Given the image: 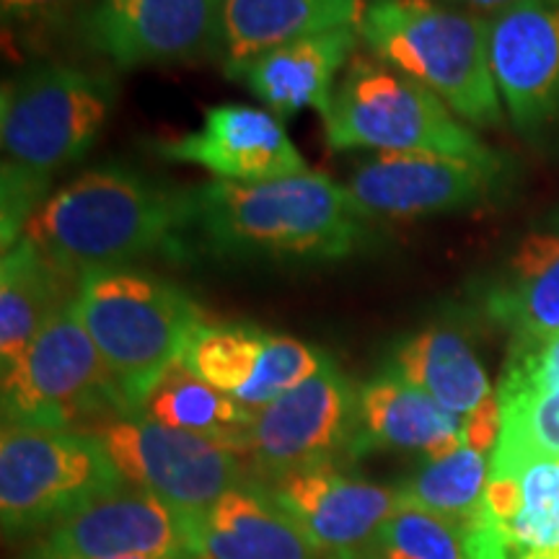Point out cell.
Here are the masks:
<instances>
[{
    "label": "cell",
    "instance_id": "cell-1",
    "mask_svg": "<svg viewBox=\"0 0 559 559\" xmlns=\"http://www.w3.org/2000/svg\"><path fill=\"white\" fill-rule=\"evenodd\" d=\"M177 260L332 262L368 239V215L347 187L317 171L260 185L207 181L185 190Z\"/></svg>",
    "mask_w": 559,
    "mask_h": 559
},
{
    "label": "cell",
    "instance_id": "cell-2",
    "mask_svg": "<svg viewBox=\"0 0 559 559\" xmlns=\"http://www.w3.org/2000/svg\"><path fill=\"white\" fill-rule=\"evenodd\" d=\"M185 192L143 171L104 164L55 190L32 215L26 234L68 275L124 267L145 254L177 260Z\"/></svg>",
    "mask_w": 559,
    "mask_h": 559
},
{
    "label": "cell",
    "instance_id": "cell-3",
    "mask_svg": "<svg viewBox=\"0 0 559 559\" xmlns=\"http://www.w3.org/2000/svg\"><path fill=\"white\" fill-rule=\"evenodd\" d=\"M73 311L132 415H138L160 376L185 360L194 334L205 324L190 293L130 267L86 272L79 280Z\"/></svg>",
    "mask_w": 559,
    "mask_h": 559
},
{
    "label": "cell",
    "instance_id": "cell-4",
    "mask_svg": "<svg viewBox=\"0 0 559 559\" xmlns=\"http://www.w3.org/2000/svg\"><path fill=\"white\" fill-rule=\"evenodd\" d=\"M358 29L370 55L430 88L466 124L506 120L485 16L443 0H370Z\"/></svg>",
    "mask_w": 559,
    "mask_h": 559
},
{
    "label": "cell",
    "instance_id": "cell-5",
    "mask_svg": "<svg viewBox=\"0 0 559 559\" xmlns=\"http://www.w3.org/2000/svg\"><path fill=\"white\" fill-rule=\"evenodd\" d=\"M321 120L334 151H430L500 164L449 104L376 55L349 60Z\"/></svg>",
    "mask_w": 559,
    "mask_h": 559
},
{
    "label": "cell",
    "instance_id": "cell-6",
    "mask_svg": "<svg viewBox=\"0 0 559 559\" xmlns=\"http://www.w3.org/2000/svg\"><path fill=\"white\" fill-rule=\"evenodd\" d=\"M124 485L94 432L3 425L0 519L5 536L58 526Z\"/></svg>",
    "mask_w": 559,
    "mask_h": 559
},
{
    "label": "cell",
    "instance_id": "cell-7",
    "mask_svg": "<svg viewBox=\"0 0 559 559\" xmlns=\"http://www.w3.org/2000/svg\"><path fill=\"white\" fill-rule=\"evenodd\" d=\"M130 415L120 386L75 317L73 300L52 313L11 368H3V425L81 430L79 425L99 417Z\"/></svg>",
    "mask_w": 559,
    "mask_h": 559
},
{
    "label": "cell",
    "instance_id": "cell-8",
    "mask_svg": "<svg viewBox=\"0 0 559 559\" xmlns=\"http://www.w3.org/2000/svg\"><path fill=\"white\" fill-rule=\"evenodd\" d=\"M115 83L73 66H37L3 83L0 143L5 164L50 179L94 148Z\"/></svg>",
    "mask_w": 559,
    "mask_h": 559
},
{
    "label": "cell",
    "instance_id": "cell-9",
    "mask_svg": "<svg viewBox=\"0 0 559 559\" xmlns=\"http://www.w3.org/2000/svg\"><path fill=\"white\" fill-rule=\"evenodd\" d=\"M94 436L128 485L166 502L177 515L205 513L228 489L249 481L239 453L143 415L109 419Z\"/></svg>",
    "mask_w": 559,
    "mask_h": 559
},
{
    "label": "cell",
    "instance_id": "cell-10",
    "mask_svg": "<svg viewBox=\"0 0 559 559\" xmlns=\"http://www.w3.org/2000/svg\"><path fill=\"white\" fill-rule=\"evenodd\" d=\"M360 428V389L332 360L300 386L254 415L247 459L262 479L334 464L355 456Z\"/></svg>",
    "mask_w": 559,
    "mask_h": 559
},
{
    "label": "cell",
    "instance_id": "cell-11",
    "mask_svg": "<svg viewBox=\"0 0 559 559\" xmlns=\"http://www.w3.org/2000/svg\"><path fill=\"white\" fill-rule=\"evenodd\" d=\"M498 177L500 164L404 151L360 160L345 187L368 218L412 221L477 205L487 200Z\"/></svg>",
    "mask_w": 559,
    "mask_h": 559
},
{
    "label": "cell",
    "instance_id": "cell-12",
    "mask_svg": "<svg viewBox=\"0 0 559 559\" xmlns=\"http://www.w3.org/2000/svg\"><path fill=\"white\" fill-rule=\"evenodd\" d=\"M324 353L288 334L260 330L254 324H202L185 362L200 379L234 396L243 407L260 412L317 376Z\"/></svg>",
    "mask_w": 559,
    "mask_h": 559
},
{
    "label": "cell",
    "instance_id": "cell-13",
    "mask_svg": "<svg viewBox=\"0 0 559 559\" xmlns=\"http://www.w3.org/2000/svg\"><path fill=\"white\" fill-rule=\"evenodd\" d=\"M489 68L502 109L521 132L559 120V0H528L487 19Z\"/></svg>",
    "mask_w": 559,
    "mask_h": 559
},
{
    "label": "cell",
    "instance_id": "cell-14",
    "mask_svg": "<svg viewBox=\"0 0 559 559\" xmlns=\"http://www.w3.org/2000/svg\"><path fill=\"white\" fill-rule=\"evenodd\" d=\"M321 557L358 559L400 506L394 487L342 474L334 464L285 474L264 487Z\"/></svg>",
    "mask_w": 559,
    "mask_h": 559
},
{
    "label": "cell",
    "instance_id": "cell-15",
    "mask_svg": "<svg viewBox=\"0 0 559 559\" xmlns=\"http://www.w3.org/2000/svg\"><path fill=\"white\" fill-rule=\"evenodd\" d=\"M153 151L174 164L200 166L218 181L260 185L309 171L304 153L270 109L215 104L198 130L158 140Z\"/></svg>",
    "mask_w": 559,
    "mask_h": 559
},
{
    "label": "cell",
    "instance_id": "cell-16",
    "mask_svg": "<svg viewBox=\"0 0 559 559\" xmlns=\"http://www.w3.org/2000/svg\"><path fill=\"white\" fill-rule=\"evenodd\" d=\"M223 0H94L91 47L117 68L166 66L215 52Z\"/></svg>",
    "mask_w": 559,
    "mask_h": 559
},
{
    "label": "cell",
    "instance_id": "cell-17",
    "mask_svg": "<svg viewBox=\"0 0 559 559\" xmlns=\"http://www.w3.org/2000/svg\"><path fill=\"white\" fill-rule=\"evenodd\" d=\"M464 534L469 559H559V459L489 472Z\"/></svg>",
    "mask_w": 559,
    "mask_h": 559
},
{
    "label": "cell",
    "instance_id": "cell-18",
    "mask_svg": "<svg viewBox=\"0 0 559 559\" xmlns=\"http://www.w3.org/2000/svg\"><path fill=\"white\" fill-rule=\"evenodd\" d=\"M122 557H190L177 513L153 495L128 485L52 526L24 559Z\"/></svg>",
    "mask_w": 559,
    "mask_h": 559
},
{
    "label": "cell",
    "instance_id": "cell-19",
    "mask_svg": "<svg viewBox=\"0 0 559 559\" xmlns=\"http://www.w3.org/2000/svg\"><path fill=\"white\" fill-rule=\"evenodd\" d=\"M192 559H319L321 555L257 481L228 489L205 513L177 515Z\"/></svg>",
    "mask_w": 559,
    "mask_h": 559
},
{
    "label": "cell",
    "instance_id": "cell-20",
    "mask_svg": "<svg viewBox=\"0 0 559 559\" xmlns=\"http://www.w3.org/2000/svg\"><path fill=\"white\" fill-rule=\"evenodd\" d=\"M358 26L311 34L260 55L230 79L241 81L272 115L283 120H290L304 109H317L321 115L330 107L337 75L358 55Z\"/></svg>",
    "mask_w": 559,
    "mask_h": 559
},
{
    "label": "cell",
    "instance_id": "cell-21",
    "mask_svg": "<svg viewBox=\"0 0 559 559\" xmlns=\"http://www.w3.org/2000/svg\"><path fill=\"white\" fill-rule=\"evenodd\" d=\"M366 0H223L215 55L226 75L260 55L311 37L360 26Z\"/></svg>",
    "mask_w": 559,
    "mask_h": 559
},
{
    "label": "cell",
    "instance_id": "cell-22",
    "mask_svg": "<svg viewBox=\"0 0 559 559\" xmlns=\"http://www.w3.org/2000/svg\"><path fill=\"white\" fill-rule=\"evenodd\" d=\"M464 445V417L443 409L409 383L400 370L383 373L360 386V428L355 456L370 449L419 451L440 459Z\"/></svg>",
    "mask_w": 559,
    "mask_h": 559
},
{
    "label": "cell",
    "instance_id": "cell-23",
    "mask_svg": "<svg viewBox=\"0 0 559 559\" xmlns=\"http://www.w3.org/2000/svg\"><path fill=\"white\" fill-rule=\"evenodd\" d=\"M481 304L515 337L559 334V221L531 230L513 249Z\"/></svg>",
    "mask_w": 559,
    "mask_h": 559
},
{
    "label": "cell",
    "instance_id": "cell-24",
    "mask_svg": "<svg viewBox=\"0 0 559 559\" xmlns=\"http://www.w3.org/2000/svg\"><path fill=\"white\" fill-rule=\"evenodd\" d=\"M79 280L60 270L50 257L21 236L3 249L0 264V370L11 368L32 345L41 326L68 306Z\"/></svg>",
    "mask_w": 559,
    "mask_h": 559
},
{
    "label": "cell",
    "instance_id": "cell-25",
    "mask_svg": "<svg viewBox=\"0 0 559 559\" xmlns=\"http://www.w3.org/2000/svg\"><path fill=\"white\" fill-rule=\"evenodd\" d=\"M391 368L459 417L474 415L495 396L472 340L451 324L425 326L404 340Z\"/></svg>",
    "mask_w": 559,
    "mask_h": 559
},
{
    "label": "cell",
    "instance_id": "cell-26",
    "mask_svg": "<svg viewBox=\"0 0 559 559\" xmlns=\"http://www.w3.org/2000/svg\"><path fill=\"white\" fill-rule=\"evenodd\" d=\"M138 415L166 428L215 440L243 459L257 412L247 409L234 396L223 394L213 383L200 379L185 360H179L160 376Z\"/></svg>",
    "mask_w": 559,
    "mask_h": 559
},
{
    "label": "cell",
    "instance_id": "cell-27",
    "mask_svg": "<svg viewBox=\"0 0 559 559\" xmlns=\"http://www.w3.org/2000/svg\"><path fill=\"white\" fill-rule=\"evenodd\" d=\"M487 481V453L464 443L445 456L425 461L415 477L396 487V492H400V500L409 506L443 515L466 531V526L477 519Z\"/></svg>",
    "mask_w": 559,
    "mask_h": 559
},
{
    "label": "cell",
    "instance_id": "cell-28",
    "mask_svg": "<svg viewBox=\"0 0 559 559\" xmlns=\"http://www.w3.org/2000/svg\"><path fill=\"white\" fill-rule=\"evenodd\" d=\"M500 436L489 472H508L534 459H559V389L498 396Z\"/></svg>",
    "mask_w": 559,
    "mask_h": 559
},
{
    "label": "cell",
    "instance_id": "cell-29",
    "mask_svg": "<svg viewBox=\"0 0 559 559\" xmlns=\"http://www.w3.org/2000/svg\"><path fill=\"white\" fill-rule=\"evenodd\" d=\"M358 559H469L459 523L400 500Z\"/></svg>",
    "mask_w": 559,
    "mask_h": 559
},
{
    "label": "cell",
    "instance_id": "cell-30",
    "mask_svg": "<svg viewBox=\"0 0 559 559\" xmlns=\"http://www.w3.org/2000/svg\"><path fill=\"white\" fill-rule=\"evenodd\" d=\"M549 389H559V334L515 337L502 370L498 396Z\"/></svg>",
    "mask_w": 559,
    "mask_h": 559
},
{
    "label": "cell",
    "instance_id": "cell-31",
    "mask_svg": "<svg viewBox=\"0 0 559 559\" xmlns=\"http://www.w3.org/2000/svg\"><path fill=\"white\" fill-rule=\"evenodd\" d=\"M88 0H0L5 26L24 29H52L66 24Z\"/></svg>",
    "mask_w": 559,
    "mask_h": 559
},
{
    "label": "cell",
    "instance_id": "cell-32",
    "mask_svg": "<svg viewBox=\"0 0 559 559\" xmlns=\"http://www.w3.org/2000/svg\"><path fill=\"white\" fill-rule=\"evenodd\" d=\"M443 3H451V5H456V9H464V11H472V13H477V16L492 19L502 11H510V9H515V5L528 3V0H443Z\"/></svg>",
    "mask_w": 559,
    "mask_h": 559
},
{
    "label": "cell",
    "instance_id": "cell-33",
    "mask_svg": "<svg viewBox=\"0 0 559 559\" xmlns=\"http://www.w3.org/2000/svg\"><path fill=\"white\" fill-rule=\"evenodd\" d=\"M122 559H153V557H122ZM181 559H192V557H181Z\"/></svg>",
    "mask_w": 559,
    "mask_h": 559
}]
</instances>
